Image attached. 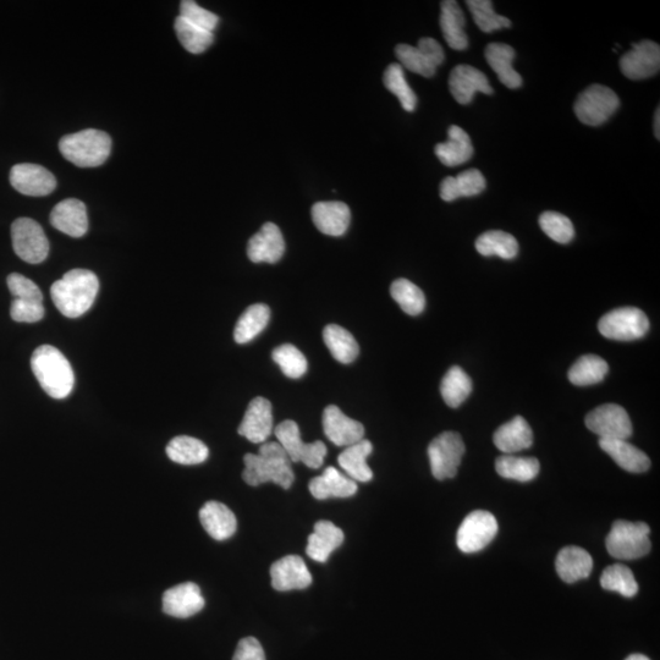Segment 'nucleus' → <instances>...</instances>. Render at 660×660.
<instances>
[{"label":"nucleus","mask_w":660,"mask_h":660,"mask_svg":"<svg viewBox=\"0 0 660 660\" xmlns=\"http://www.w3.org/2000/svg\"><path fill=\"white\" fill-rule=\"evenodd\" d=\"M99 290L97 275L88 269H71L52 285L53 304L63 316L79 318L95 304Z\"/></svg>","instance_id":"nucleus-1"},{"label":"nucleus","mask_w":660,"mask_h":660,"mask_svg":"<svg viewBox=\"0 0 660 660\" xmlns=\"http://www.w3.org/2000/svg\"><path fill=\"white\" fill-rule=\"evenodd\" d=\"M242 478L249 486L257 487L267 482L289 489L295 475L289 456L279 443H263L258 454H246Z\"/></svg>","instance_id":"nucleus-2"},{"label":"nucleus","mask_w":660,"mask_h":660,"mask_svg":"<svg viewBox=\"0 0 660 660\" xmlns=\"http://www.w3.org/2000/svg\"><path fill=\"white\" fill-rule=\"evenodd\" d=\"M31 368L44 392L53 399H65L73 392L75 374L70 362L57 348L42 345L32 354Z\"/></svg>","instance_id":"nucleus-3"},{"label":"nucleus","mask_w":660,"mask_h":660,"mask_svg":"<svg viewBox=\"0 0 660 660\" xmlns=\"http://www.w3.org/2000/svg\"><path fill=\"white\" fill-rule=\"evenodd\" d=\"M59 150L76 167L95 168L109 158L112 139L104 131L87 129L64 136L59 142Z\"/></svg>","instance_id":"nucleus-4"},{"label":"nucleus","mask_w":660,"mask_h":660,"mask_svg":"<svg viewBox=\"0 0 660 660\" xmlns=\"http://www.w3.org/2000/svg\"><path fill=\"white\" fill-rule=\"evenodd\" d=\"M649 526L645 522L615 521L605 544L610 555L620 560H635L651 552Z\"/></svg>","instance_id":"nucleus-5"},{"label":"nucleus","mask_w":660,"mask_h":660,"mask_svg":"<svg viewBox=\"0 0 660 660\" xmlns=\"http://www.w3.org/2000/svg\"><path fill=\"white\" fill-rule=\"evenodd\" d=\"M465 443L459 433L444 432L434 438L428 447L432 475L438 481L454 478L459 471Z\"/></svg>","instance_id":"nucleus-6"},{"label":"nucleus","mask_w":660,"mask_h":660,"mask_svg":"<svg viewBox=\"0 0 660 660\" xmlns=\"http://www.w3.org/2000/svg\"><path fill=\"white\" fill-rule=\"evenodd\" d=\"M278 443L282 445L291 462H302L310 469H319L327 455L326 444L317 440L315 443L302 442L299 426L291 420H286L274 429Z\"/></svg>","instance_id":"nucleus-7"},{"label":"nucleus","mask_w":660,"mask_h":660,"mask_svg":"<svg viewBox=\"0 0 660 660\" xmlns=\"http://www.w3.org/2000/svg\"><path fill=\"white\" fill-rule=\"evenodd\" d=\"M598 329L604 338L632 341L645 337L649 321L640 308L621 307L604 315L598 323Z\"/></svg>","instance_id":"nucleus-8"},{"label":"nucleus","mask_w":660,"mask_h":660,"mask_svg":"<svg viewBox=\"0 0 660 660\" xmlns=\"http://www.w3.org/2000/svg\"><path fill=\"white\" fill-rule=\"evenodd\" d=\"M619 106V97L613 90L602 85H592L577 98L574 109L581 123L599 126L607 123Z\"/></svg>","instance_id":"nucleus-9"},{"label":"nucleus","mask_w":660,"mask_h":660,"mask_svg":"<svg viewBox=\"0 0 660 660\" xmlns=\"http://www.w3.org/2000/svg\"><path fill=\"white\" fill-rule=\"evenodd\" d=\"M11 240L16 255L22 261L38 264L46 261L49 253V242L46 234L36 220L30 218L16 219L11 225Z\"/></svg>","instance_id":"nucleus-10"},{"label":"nucleus","mask_w":660,"mask_h":660,"mask_svg":"<svg viewBox=\"0 0 660 660\" xmlns=\"http://www.w3.org/2000/svg\"><path fill=\"white\" fill-rule=\"evenodd\" d=\"M395 54L403 68L423 77H432L436 74L438 66L442 65L445 59L442 46L428 37L422 38L417 47L399 44L395 48Z\"/></svg>","instance_id":"nucleus-11"},{"label":"nucleus","mask_w":660,"mask_h":660,"mask_svg":"<svg viewBox=\"0 0 660 660\" xmlns=\"http://www.w3.org/2000/svg\"><path fill=\"white\" fill-rule=\"evenodd\" d=\"M498 533V522L489 511L476 510L467 515L458 530L456 543L462 553L480 552Z\"/></svg>","instance_id":"nucleus-12"},{"label":"nucleus","mask_w":660,"mask_h":660,"mask_svg":"<svg viewBox=\"0 0 660 660\" xmlns=\"http://www.w3.org/2000/svg\"><path fill=\"white\" fill-rule=\"evenodd\" d=\"M586 426L601 439H627L632 434V423L624 407L605 404L586 416Z\"/></svg>","instance_id":"nucleus-13"},{"label":"nucleus","mask_w":660,"mask_h":660,"mask_svg":"<svg viewBox=\"0 0 660 660\" xmlns=\"http://www.w3.org/2000/svg\"><path fill=\"white\" fill-rule=\"evenodd\" d=\"M620 69L630 80H645L657 75L660 69L659 44L652 41L632 44L631 51L620 59Z\"/></svg>","instance_id":"nucleus-14"},{"label":"nucleus","mask_w":660,"mask_h":660,"mask_svg":"<svg viewBox=\"0 0 660 660\" xmlns=\"http://www.w3.org/2000/svg\"><path fill=\"white\" fill-rule=\"evenodd\" d=\"M10 184L22 195L42 197L52 194L57 180L42 165L22 163L11 168Z\"/></svg>","instance_id":"nucleus-15"},{"label":"nucleus","mask_w":660,"mask_h":660,"mask_svg":"<svg viewBox=\"0 0 660 660\" xmlns=\"http://www.w3.org/2000/svg\"><path fill=\"white\" fill-rule=\"evenodd\" d=\"M240 436L251 443L263 444L273 432V407L271 401L258 396L247 407L244 420L239 426Z\"/></svg>","instance_id":"nucleus-16"},{"label":"nucleus","mask_w":660,"mask_h":660,"mask_svg":"<svg viewBox=\"0 0 660 660\" xmlns=\"http://www.w3.org/2000/svg\"><path fill=\"white\" fill-rule=\"evenodd\" d=\"M323 429L330 442L337 447H350L365 437L362 423L352 420L335 405H329L324 410Z\"/></svg>","instance_id":"nucleus-17"},{"label":"nucleus","mask_w":660,"mask_h":660,"mask_svg":"<svg viewBox=\"0 0 660 660\" xmlns=\"http://www.w3.org/2000/svg\"><path fill=\"white\" fill-rule=\"evenodd\" d=\"M272 586L275 591L305 590L311 586L312 575L299 555H286L271 566Z\"/></svg>","instance_id":"nucleus-18"},{"label":"nucleus","mask_w":660,"mask_h":660,"mask_svg":"<svg viewBox=\"0 0 660 660\" xmlns=\"http://www.w3.org/2000/svg\"><path fill=\"white\" fill-rule=\"evenodd\" d=\"M203 608H205V598L196 583H181L169 588L163 594V612L174 618H190L200 613Z\"/></svg>","instance_id":"nucleus-19"},{"label":"nucleus","mask_w":660,"mask_h":660,"mask_svg":"<svg viewBox=\"0 0 660 660\" xmlns=\"http://www.w3.org/2000/svg\"><path fill=\"white\" fill-rule=\"evenodd\" d=\"M449 88L455 101L470 104L476 93L492 95L493 88L482 71L473 66L461 64L455 66L449 77Z\"/></svg>","instance_id":"nucleus-20"},{"label":"nucleus","mask_w":660,"mask_h":660,"mask_svg":"<svg viewBox=\"0 0 660 660\" xmlns=\"http://www.w3.org/2000/svg\"><path fill=\"white\" fill-rule=\"evenodd\" d=\"M284 252V236L273 223L264 224L261 230L252 236L247 246V256L253 263H277L282 260Z\"/></svg>","instance_id":"nucleus-21"},{"label":"nucleus","mask_w":660,"mask_h":660,"mask_svg":"<svg viewBox=\"0 0 660 660\" xmlns=\"http://www.w3.org/2000/svg\"><path fill=\"white\" fill-rule=\"evenodd\" d=\"M51 224L71 238H82L88 230V217L85 203L68 198L59 202L51 213Z\"/></svg>","instance_id":"nucleus-22"},{"label":"nucleus","mask_w":660,"mask_h":660,"mask_svg":"<svg viewBox=\"0 0 660 660\" xmlns=\"http://www.w3.org/2000/svg\"><path fill=\"white\" fill-rule=\"evenodd\" d=\"M311 213L313 223L323 234L343 236L350 227L351 212L344 202H318Z\"/></svg>","instance_id":"nucleus-23"},{"label":"nucleus","mask_w":660,"mask_h":660,"mask_svg":"<svg viewBox=\"0 0 660 660\" xmlns=\"http://www.w3.org/2000/svg\"><path fill=\"white\" fill-rule=\"evenodd\" d=\"M493 442L504 455H514L532 447L533 432L524 417L516 416L495 431Z\"/></svg>","instance_id":"nucleus-24"},{"label":"nucleus","mask_w":660,"mask_h":660,"mask_svg":"<svg viewBox=\"0 0 660 660\" xmlns=\"http://www.w3.org/2000/svg\"><path fill=\"white\" fill-rule=\"evenodd\" d=\"M311 494L318 500L329 498H350L357 493V484L335 469L327 467L321 476L313 478L308 484Z\"/></svg>","instance_id":"nucleus-25"},{"label":"nucleus","mask_w":660,"mask_h":660,"mask_svg":"<svg viewBox=\"0 0 660 660\" xmlns=\"http://www.w3.org/2000/svg\"><path fill=\"white\" fill-rule=\"evenodd\" d=\"M200 521L209 536L216 541H225L234 536L238 521L227 505L208 502L200 510Z\"/></svg>","instance_id":"nucleus-26"},{"label":"nucleus","mask_w":660,"mask_h":660,"mask_svg":"<svg viewBox=\"0 0 660 660\" xmlns=\"http://www.w3.org/2000/svg\"><path fill=\"white\" fill-rule=\"evenodd\" d=\"M599 447L627 472L643 473L651 467L648 456L625 439H599Z\"/></svg>","instance_id":"nucleus-27"},{"label":"nucleus","mask_w":660,"mask_h":660,"mask_svg":"<svg viewBox=\"0 0 660 660\" xmlns=\"http://www.w3.org/2000/svg\"><path fill=\"white\" fill-rule=\"evenodd\" d=\"M440 29H442L444 40L450 48L455 51H465L469 47L465 25L464 11L455 0H445L440 7Z\"/></svg>","instance_id":"nucleus-28"},{"label":"nucleus","mask_w":660,"mask_h":660,"mask_svg":"<svg viewBox=\"0 0 660 660\" xmlns=\"http://www.w3.org/2000/svg\"><path fill=\"white\" fill-rule=\"evenodd\" d=\"M555 569L561 580L575 583L591 575L593 559L585 549L575 546L565 547L558 554Z\"/></svg>","instance_id":"nucleus-29"},{"label":"nucleus","mask_w":660,"mask_h":660,"mask_svg":"<svg viewBox=\"0 0 660 660\" xmlns=\"http://www.w3.org/2000/svg\"><path fill=\"white\" fill-rule=\"evenodd\" d=\"M344 542V532L330 521H318L308 537L306 553L318 563H326L330 554Z\"/></svg>","instance_id":"nucleus-30"},{"label":"nucleus","mask_w":660,"mask_h":660,"mask_svg":"<svg viewBox=\"0 0 660 660\" xmlns=\"http://www.w3.org/2000/svg\"><path fill=\"white\" fill-rule=\"evenodd\" d=\"M487 183L480 170L470 169L460 173L456 178L448 176L440 184L439 195L445 202H453L461 197L480 195L486 189Z\"/></svg>","instance_id":"nucleus-31"},{"label":"nucleus","mask_w":660,"mask_h":660,"mask_svg":"<svg viewBox=\"0 0 660 660\" xmlns=\"http://www.w3.org/2000/svg\"><path fill=\"white\" fill-rule=\"evenodd\" d=\"M484 55H486L487 63L504 86L513 88V90L521 87V76L513 68L515 58L513 47L504 43H491L488 44Z\"/></svg>","instance_id":"nucleus-32"},{"label":"nucleus","mask_w":660,"mask_h":660,"mask_svg":"<svg viewBox=\"0 0 660 660\" xmlns=\"http://www.w3.org/2000/svg\"><path fill=\"white\" fill-rule=\"evenodd\" d=\"M373 445L370 440L362 439L360 442L346 447L338 456V462L352 481L370 482L373 478V472L367 465V458L372 454Z\"/></svg>","instance_id":"nucleus-33"},{"label":"nucleus","mask_w":660,"mask_h":660,"mask_svg":"<svg viewBox=\"0 0 660 660\" xmlns=\"http://www.w3.org/2000/svg\"><path fill=\"white\" fill-rule=\"evenodd\" d=\"M434 151L444 165L458 167V165L470 161L473 147L467 132L460 126L453 125L448 131V141L439 143Z\"/></svg>","instance_id":"nucleus-34"},{"label":"nucleus","mask_w":660,"mask_h":660,"mask_svg":"<svg viewBox=\"0 0 660 660\" xmlns=\"http://www.w3.org/2000/svg\"><path fill=\"white\" fill-rule=\"evenodd\" d=\"M323 339L334 359L349 365L359 356L360 346L348 330L337 324H329L323 330Z\"/></svg>","instance_id":"nucleus-35"},{"label":"nucleus","mask_w":660,"mask_h":660,"mask_svg":"<svg viewBox=\"0 0 660 660\" xmlns=\"http://www.w3.org/2000/svg\"><path fill=\"white\" fill-rule=\"evenodd\" d=\"M271 310L264 304L252 305L242 313L234 330V339L238 344L250 343L268 326Z\"/></svg>","instance_id":"nucleus-36"},{"label":"nucleus","mask_w":660,"mask_h":660,"mask_svg":"<svg viewBox=\"0 0 660 660\" xmlns=\"http://www.w3.org/2000/svg\"><path fill=\"white\" fill-rule=\"evenodd\" d=\"M476 250L484 257L498 256L503 260H514L519 253V244L513 235L502 230H491L476 240Z\"/></svg>","instance_id":"nucleus-37"},{"label":"nucleus","mask_w":660,"mask_h":660,"mask_svg":"<svg viewBox=\"0 0 660 660\" xmlns=\"http://www.w3.org/2000/svg\"><path fill=\"white\" fill-rule=\"evenodd\" d=\"M168 458L180 465H198L208 459L209 450L201 440L189 436H179L167 445Z\"/></svg>","instance_id":"nucleus-38"},{"label":"nucleus","mask_w":660,"mask_h":660,"mask_svg":"<svg viewBox=\"0 0 660 660\" xmlns=\"http://www.w3.org/2000/svg\"><path fill=\"white\" fill-rule=\"evenodd\" d=\"M495 470L506 480L530 482L538 476L541 465L536 458L503 455L495 461Z\"/></svg>","instance_id":"nucleus-39"},{"label":"nucleus","mask_w":660,"mask_h":660,"mask_svg":"<svg viewBox=\"0 0 660 660\" xmlns=\"http://www.w3.org/2000/svg\"><path fill=\"white\" fill-rule=\"evenodd\" d=\"M608 372V363L602 357L585 355L570 368L569 381L577 387H588V385L601 383Z\"/></svg>","instance_id":"nucleus-40"},{"label":"nucleus","mask_w":660,"mask_h":660,"mask_svg":"<svg viewBox=\"0 0 660 660\" xmlns=\"http://www.w3.org/2000/svg\"><path fill=\"white\" fill-rule=\"evenodd\" d=\"M440 393H442L445 404L456 409L472 393V381L469 374L459 366L451 367L440 383Z\"/></svg>","instance_id":"nucleus-41"},{"label":"nucleus","mask_w":660,"mask_h":660,"mask_svg":"<svg viewBox=\"0 0 660 660\" xmlns=\"http://www.w3.org/2000/svg\"><path fill=\"white\" fill-rule=\"evenodd\" d=\"M174 29L181 46L192 54H201L207 51L214 41L213 32L191 24V22L181 18L180 15L175 19Z\"/></svg>","instance_id":"nucleus-42"},{"label":"nucleus","mask_w":660,"mask_h":660,"mask_svg":"<svg viewBox=\"0 0 660 660\" xmlns=\"http://www.w3.org/2000/svg\"><path fill=\"white\" fill-rule=\"evenodd\" d=\"M390 295L407 315H421L426 307V297L417 285L407 279H398L390 286Z\"/></svg>","instance_id":"nucleus-43"},{"label":"nucleus","mask_w":660,"mask_h":660,"mask_svg":"<svg viewBox=\"0 0 660 660\" xmlns=\"http://www.w3.org/2000/svg\"><path fill=\"white\" fill-rule=\"evenodd\" d=\"M601 586L604 590L618 592L626 598L634 597L638 592L634 572L623 564L608 566L601 576Z\"/></svg>","instance_id":"nucleus-44"},{"label":"nucleus","mask_w":660,"mask_h":660,"mask_svg":"<svg viewBox=\"0 0 660 660\" xmlns=\"http://www.w3.org/2000/svg\"><path fill=\"white\" fill-rule=\"evenodd\" d=\"M383 81L387 90L398 97L401 107L406 112H414L417 106V96L409 84H407L403 66L400 64H390L387 70H385Z\"/></svg>","instance_id":"nucleus-45"},{"label":"nucleus","mask_w":660,"mask_h":660,"mask_svg":"<svg viewBox=\"0 0 660 660\" xmlns=\"http://www.w3.org/2000/svg\"><path fill=\"white\" fill-rule=\"evenodd\" d=\"M466 5L470 9L478 29L484 33L509 29L511 26L508 18L495 13L491 0H470V2H466Z\"/></svg>","instance_id":"nucleus-46"},{"label":"nucleus","mask_w":660,"mask_h":660,"mask_svg":"<svg viewBox=\"0 0 660 660\" xmlns=\"http://www.w3.org/2000/svg\"><path fill=\"white\" fill-rule=\"evenodd\" d=\"M272 359L280 367L286 377L299 379L307 371V360L304 354L291 344L278 346L272 352Z\"/></svg>","instance_id":"nucleus-47"},{"label":"nucleus","mask_w":660,"mask_h":660,"mask_svg":"<svg viewBox=\"0 0 660 660\" xmlns=\"http://www.w3.org/2000/svg\"><path fill=\"white\" fill-rule=\"evenodd\" d=\"M539 225L550 239L558 242V244H569L574 239L575 228L574 224L564 214L557 212H544L539 217Z\"/></svg>","instance_id":"nucleus-48"},{"label":"nucleus","mask_w":660,"mask_h":660,"mask_svg":"<svg viewBox=\"0 0 660 660\" xmlns=\"http://www.w3.org/2000/svg\"><path fill=\"white\" fill-rule=\"evenodd\" d=\"M180 16L203 30L213 32L219 24V18L212 11L203 9L194 0L180 3Z\"/></svg>","instance_id":"nucleus-49"},{"label":"nucleus","mask_w":660,"mask_h":660,"mask_svg":"<svg viewBox=\"0 0 660 660\" xmlns=\"http://www.w3.org/2000/svg\"><path fill=\"white\" fill-rule=\"evenodd\" d=\"M43 302L14 299L11 302L10 316L15 322L36 323L44 317Z\"/></svg>","instance_id":"nucleus-50"},{"label":"nucleus","mask_w":660,"mask_h":660,"mask_svg":"<svg viewBox=\"0 0 660 660\" xmlns=\"http://www.w3.org/2000/svg\"><path fill=\"white\" fill-rule=\"evenodd\" d=\"M7 283L14 299L43 302L41 289L24 275L19 273L10 274Z\"/></svg>","instance_id":"nucleus-51"},{"label":"nucleus","mask_w":660,"mask_h":660,"mask_svg":"<svg viewBox=\"0 0 660 660\" xmlns=\"http://www.w3.org/2000/svg\"><path fill=\"white\" fill-rule=\"evenodd\" d=\"M233 660H266L261 643L255 637L242 638Z\"/></svg>","instance_id":"nucleus-52"},{"label":"nucleus","mask_w":660,"mask_h":660,"mask_svg":"<svg viewBox=\"0 0 660 660\" xmlns=\"http://www.w3.org/2000/svg\"><path fill=\"white\" fill-rule=\"evenodd\" d=\"M654 135L657 139H660V110L657 109L656 115H654Z\"/></svg>","instance_id":"nucleus-53"},{"label":"nucleus","mask_w":660,"mask_h":660,"mask_svg":"<svg viewBox=\"0 0 660 660\" xmlns=\"http://www.w3.org/2000/svg\"><path fill=\"white\" fill-rule=\"evenodd\" d=\"M625 660H651L647 658L646 656H643V654H631L630 657H627Z\"/></svg>","instance_id":"nucleus-54"}]
</instances>
